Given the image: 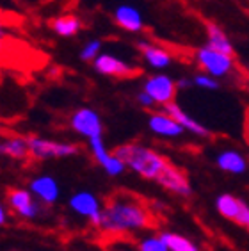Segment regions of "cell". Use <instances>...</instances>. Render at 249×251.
Masks as SVG:
<instances>
[{
    "label": "cell",
    "mask_w": 249,
    "mask_h": 251,
    "mask_svg": "<svg viewBox=\"0 0 249 251\" xmlns=\"http://www.w3.org/2000/svg\"><path fill=\"white\" fill-rule=\"evenodd\" d=\"M157 216L141 196L128 191H118L110 194L101 212V228L112 233H123L128 230L157 226Z\"/></svg>",
    "instance_id": "6da1fadb"
},
{
    "label": "cell",
    "mask_w": 249,
    "mask_h": 251,
    "mask_svg": "<svg viewBox=\"0 0 249 251\" xmlns=\"http://www.w3.org/2000/svg\"><path fill=\"white\" fill-rule=\"evenodd\" d=\"M112 153L116 157H120L124 162V166L132 168L143 178L149 180H157L166 169V166L171 162L168 157H164L151 148H146V146L141 145H121Z\"/></svg>",
    "instance_id": "7a4b0ae2"
},
{
    "label": "cell",
    "mask_w": 249,
    "mask_h": 251,
    "mask_svg": "<svg viewBox=\"0 0 249 251\" xmlns=\"http://www.w3.org/2000/svg\"><path fill=\"white\" fill-rule=\"evenodd\" d=\"M194 63L198 64V68L203 73H208V75H212V77L216 78L228 77L231 72H235V68H237V61H235L233 55L219 52V50L212 49L208 45L199 47L194 52Z\"/></svg>",
    "instance_id": "3957f363"
},
{
    "label": "cell",
    "mask_w": 249,
    "mask_h": 251,
    "mask_svg": "<svg viewBox=\"0 0 249 251\" xmlns=\"http://www.w3.org/2000/svg\"><path fill=\"white\" fill-rule=\"evenodd\" d=\"M95 68L96 72H100L101 75L114 78H135L143 75V70L137 66H130L128 63H124L121 59L110 55V53H101L95 59Z\"/></svg>",
    "instance_id": "277c9868"
},
{
    "label": "cell",
    "mask_w": 249,
    "mask_h": 251,
    "mask_svg": "<svg viewBox=\"0 0 249 251\" xmlns=\"http://www.w3.org/2000/svg\"><path fill=\"white\" fill-rule=\"evenodd\" d=\"M30 157L34 159H53V157H70L78 153L77 145H64V143H53V141L39 139V137H29Z\"/></svg>",
    "instance_id": "5b68a950"
},
{
    "label": "cell",
    "mask_w": 249,
    "mask_h": 251,
    "mask_svg": "<svg viewBox=\"0 0 249 251\" xmlns=\"http://www.w3.org/2000/svg\"><path fill=\"white\" fill-rule=\"evenodd\" d=\"M178 89H180L178 82H174L168 75H153V77L146 78V82H144V91L153 98L155 103L162 107L169 101H174Z\"/></svg>",
    "instance_id": "8992f818"
},
{
    "label": "cell",
    "mask_w": 249,
    "mask_h": 251,
    "mask_svg": "<svg viewBox=\"0 0 249 251\" xmlns=\"http://www.w3.org/2000/svg\"><path fill=\"white\" fill-rule=\"evenodd\" d=\"M217 210L221 216L235 221L239 226L246 228L249 232V207L242 200L235 198L231 194H223L217 200Z\"/></svg>",
    "instance_id": "52a82bcc"
},
{
    "label": "cell",
    "mask_w": 249,
    "mask_h": 251,
    "mask_svg": "<svg viewBox=\"0 0 249 251\" xmlns=\"http://www.w3.org/2000/svg\"><path fill=\"white\" fill-rule=\"evenodd\" d=\"M157 182L162 187H166L171 193L182 194V196H189L191 194V185H189V178L183 169H180L178 166H174L173 162H169L166 166V169L162 171V175L157 178Z\"/></svg>",
    "instance_id": "ba28073f"
},
{
    "label": "cell",
    "mask_w": 249,
    "mask_h": 251,
    "mask_svg": "<svg viewBox=\"0 0 249 251\" xmlns=\"http://www.w3.org/2000/svg\"><path fill=\"white\" fill-rule=\"evenodd\" d=\"M72 128L86 137L101 135V121L100 116L91 109H80L72 116Z\"/></svg>",
    "instance_id": "9c48e42d"
},
{
    "label": "cell",
    "mask_w": 249,
    "mask_h": 251,
    "mask_svg": "<svg viewBox=\"0 0 249 251\" xmlns=\"http://www.w3.org/2000/svg\"><path fill=\"white\" fill-rule=\"evenodd\" d=\"M89 143H91V151H93V155H95V159L98 160V164L105 169L107 173L114 176V175H120L121 171H123L124 162L120 157H116L114 153H109V151L105 150L103 141H101V135L91 137Z\"/></svg>",
    "instance_id": "30bf717a"
},
{
    "label": "cell",
    "mask_w": 249,
    "mask_h": 251,
    "mask_svg": "<svg viewBox=\"0 0 249 251\" xmlns=\"http://www.w3.org/2000/svg\"><path fill=\"white\" fill-rule=\"evenodd\" d=\"M70 207L77 214H80V216L89 218V221H91L95 226H101V212H100V207H98V201H96V198L93 194H89V193L75 194V196L70 200Z\"/></svg>",
    "instance_id": "8fae6325"
},
{
    "label": "cell",
    "mask_w": 249,
    "mask_h": 251,
    "mask_svg": "<svg viewBox=\"0 0 249 251\" xmlns=\"http://www.w3.org/2000/svg\"><path fill=\"white\" fill-rule=\"evenodd\" d=\"M164 111L168 112L171 118H174L185 130L192 132V134H196V135H201V137H210L212 135V132L208 130L206 126H203L201 123H198L194 118L189 116L182 107L178 105L176 101H169V103H166V105H164Z\"/></svg>",
    "instance_id": "7c38bea8"
},
{
    "label": "cell",
    "mask_w": 249,
    "mask_h": 251,
    "mask_svg": "<svg viewBox=\"0 0 249 251\" xmlns=\"http://www.w3.org/2000/svg\"><path fill=\"white\" fill-rule=\"evenodd\" d=\"M137 50H139L141 55H143L144 61H146L149 66L158 68V70L168 68L169 64L173 63L171 52L166 50L164 47H160V45L148 43V41H141V43H137Z\"/></svg>",
    "instance_id": "4fadbf2b"
},
{
    "label": "cell",
    "mask_w": 249,
    "mask_h": 251,
    "mask_svg": "<svg viewBox=\"0 0 249 251\" xmlns=\"http://www.w3.org/2000/svg\"><path fill=\"white\" fill-rule=\"evenodd\" d=\"M7 203L9 207L15 210L16 214H20L22 218H34L38 214V205L34 203L30 193L24 191V189H13L7 193Z\"/></svg>",
    "instance_id": "5bb4252c"
},
{
    "label": "cell",
    "mask_w": 249,
    "mask_h": 251,
    "mask_svg": "<svg viewBox=\"0 0 249 251\" xmlns=\"http://www.w3.org/2000/svg\"><path fill=\"white\" fill-rule=\"evenodd\" d=\"M149 128L158 135H166V137H176L182 134L183 128L174 118H171L166 111L162 112H151L149 114Z\"/></svg>",
    "instance_id": "9a60e30c"
},
{
    "label": "cell",
    "mask_w": 249,
    "mask_h": 251,
    "mask_svg": "<svg viewBox=\"0 0 249 251\" xmlns=\"http://www.w3.org/2000/svg\"><path fill=\"white\" fill-rule=\"evenodd\" d=\"M203 25H205V30H206V45H208V47L219 50V52H223V53H228V55L237 57L233 43H231L230 38L226 36V32L221 29L219 25L214 24V22H205Z\"/></svg>",
    "instance_id": "2e32d148"
},
{
    "label": "cell",
    "mask_w": 249,
    "mask_h": 251,
    "mask_svg": "<svg viewBox=\"0 0 249 251\" xmlns=\"http://www.w3.org/2000/svg\"><path fill=\"white\" fill-rule=\"evenodd\" d=\"M114 22L118 27H121L126 32H141L144 29L143 18H141L139 11L130 7V5H121L114 13Z\"/></svg>",
    "instance_id": "e0dca14e"
},
{
    "label": "cell",
    "mask_w": 249,
    "mask_h": 251,
    "mask_svg": "<svg viewBox=\"0 0 249 251\" xmlns=\"http://www.w3.org/2000/svg\"><path fill=\"white\" fill-rule=\"evenodd\" d=\"M30 189H32V193L36 196H39V198L47 203H53L59 196L57 182L53 178H50V176H39V178L32 180Z\"/></svg>",
    "instance_id": "ac0fdd59"
},
{
    "label": "cell",
    "mask_w": 249,
    "mask_h": 251,
    "mask_svg": "<svg viewBox=\"0 0 249 251\" xmlns=\"http://www.w3.org/2000/svg\"><path fill=\"white\" fill-rule=\"evenodd\" d=\"M50 27H52V30L55 34L68 38V36H75V34L80 30L82 22L77 18V16L64 15V16H59V18L52 20V22H50Z\"/></svg>",
    "instance_id": "d6986e66"
},
{
    "label": "cell",
    "mask_w": 249,
    "mask_h": 251,
    "mask_svg": "<svg viewBox=\"0 0 249 251\" xmlns=\"http://www.w3.org/2000/svg\"><path fill=\"white\" fill-rule=\"evenodd\" d=\"M0 153L13 157V159H25L30 155L29 143L22 137H11V139L0 143Z\"/></svg>",
    "instance_id": "ffe728a7"
},
{
    "label": "cell",
    "mask_w": 249,
    "mask_h": 251,
    "mask_svg": "<svg viewBox=\"0 0 249 251\" xmlns=\"http://www.w3.org/2000/svg\"><path fill=\"white\" fill-rule=\"evenodd\" d=\"M217 166L230 173H242L246 171V160L244 157L237 151H223L217 157Z\"/></svg>",
    "instance_id": "44dd1931"
},
{
    "label": "cell",
    "mask_w": 249,
    "mask_h": 251,
    "mask_svg": "<svg viewBox=\"0 0 249 251\" xmlns=\"http://www.w3.org/2000/svg\"><path fill=\"white\" fill-rule=\"evenodd\" d=\"M160 237H162L164 242L168 244L169 251H198V248L182 235H176V233H164V235H160Z\"/></svg>",
    "instance_id": "7402d4cb"
},
{
    "label": "cell",
    "mask_w": 249,
    "mask_h": 251,
    "mask_svg": "<svg viewBox=\"0 0 249 251\" xmlns=\"http://www.w3.org/2000/svg\"><path fill=\"white\" fill-rule=\"evenodd\" d=\"M22 24H24V16L0 7V30L5 27H20Z\"/></svg>",
    "instance_id": "603a6c76"
},
{
    "label": "cell",
    "mask_w": 249,
    "mask_h": 251,
    "mask_svg": "<svg viewBox=\"0 0 249 251\" xmlns=\"http://www.w3.org/2000/svg\"><path fill=\"white\" fill-rule=\"evenodd\" d=\"M192 84L198 87H203V89H208V91H216V89H219V80H217L216 77H212V75L203 73V72L192 78Z\"/></svg>",
    "instance_id": "cb8c5ba5"
},
{
    "label": "cell",
    "mask_w": 249,
    "mask_h": 251,
    "mask_svg": "<svg viewBox=\"0 0 249 251\" xmlns=\"http://www.w3.org/2000/svg\"><path fill=\"white\" fill-rule=\"evenodd\" d=\"M139 251H169V248L162 237H151V239H144L141 242Z\"/></svg>",
    "instance_id": "d4e9b609"
},
{
    "label": "cell",
    "mask_w": 249,
    "mask_h": 251,
    "mask_svg": "<svg viewBox=\"0 0 249 251\" xmlns=\"http://www.w3.org/2000/svg\"><path fill=\"white\" fill-rule=\"evenodd\" d=\"M100 47H101L100 41H91V43H87V47H84V50H82L80 57L84 59V61H95V59L98 57Z\"/></svg>",
    "instance_id": "484cf974"
},
{
    "label": "cell",
    "mask_w": 249,
    "mask_h": 251,
    "mask_svg": "<svg viewBox=\"0 0 249 251\" xmlns=\"http://www.w3.org/2000/svg\"><path fill=\"white\" fill-rule=\"evenodd\" d=\"M137 100H139V103H141V105H144V107H151V105H155L153 98L149 97V95H148L146 91L139 93V97H137Z\"/></svg>",
    "instance_id": "4316f807"
},
{
    "label": "cell",
    "mask_w": 249,
    "mask_h": 251,
    "mask_svg": "<svg viewBox=\"0 0 249 251\" xmlns=\"http://www.w3.org/2000/svg\"><path fill=\"white\" fill-rule=\"evenodd\" d=\"M5 219H7V214H5V210H4V207L0 205V226L5 223Z\"/></svg>",
    "instance_id": "83f0119b"
},
{
    "label": "cell",
    "mask_w": 249,
    "mask_h": 251,
    "mask_svg": "<svg viewBox=\"0 0 249 251\" xmlns=\"http://www.w3.org/2000/svg\"><path fill=\"white\" fill-rule=\"evenodd\" d=\"M246 141L249 143V111L246 114Z\"/></svg>",
    "instance_id": "f1b7e54d"
},
{
    "label": "cell",
    "mask_w": 249,
    "mask_h": 251,
    "mask_svg": "<svg viewBox=\"0 0 249 251\" xmlns=\"http://www.w3.org/2000/svg\"><path fill=\"white\" fill-rule=\"evenodd\" d=\"M15 2H22V0H15Z\"/></svg>",
    "instance_id": "f546056e"
},
{
    "label": "cell",
    "mask_w": 249,
    "mask_h": 251,
    "mask_svg": "<svg viewBox=\"0 0 249 251\" xmlns=\"http://www.w3.org/2000/svg\"><path fill=\"white\" fill-rule=\"evenodd\" d=\"M248 72H249V68H248Z\"/></svg>",
    "instance_id": "4dcf8cb0"
},
{
    "label": "cell",
    "mask_w": 249,
    "mask_h": 251,
    "mask_svg": "<svg viewBox=\"0 0 249 251\" xmlns=\"http://www.w3.org/2000/svg\"><path fill=\"white\" fill-rule=\"evenodd\" d=\"M248 15H249V11H248Z\"/></svg>",
    "instance_id": "1f68e13d"
},
{
    "label": "cell",
    "mask_w": 249,
    "mask_h": 251,
    "mask_svg": "<svg viewBox=\"0 0 249 251\" xmlns=\"http://www.w3.org/2000/svg\"><path fill=\"white\" fill-rule=\"evenodd\" d=\"M118 251H121V250H118Z\"/></svg>",
    "instance_id": "d6a6232c"
}]
</instances>
